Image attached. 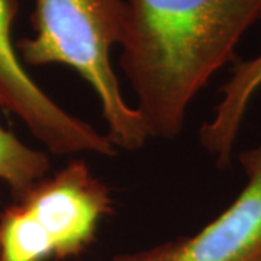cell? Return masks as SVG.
I'll return each mask as SVG.
<instances>
[{
    "instance_id": "1",
    "label": "cell",
    "mask_w": 261,
    "mask_h": 261,
    "mask_svg": "<svg viewBox=\"0 0 261 261\" xmlns=\"http://www.w3.org/2000/svg\"><path fill=\"white\" fill-rule=\"evenodd\" d=\"M260 19L261 0H126L119 67L149 138L181 134L189 105Z\"/></svg>"
},
{
    "instance_id": "2",
    "label": "cell",
    "mask_w": 261,
    "mask_h": 261,
    "mask_svg": "<svg viewBox=\"0 0 261 261\" xmlns=\"http://www.w3.org/2000/svg\"><path fill=\"white\" fill-rule=\"evenodd\" d=\"M31 25L32 37L16 42L22 63L73 68L97 96L113 145L129 152L142 148L148 132L111 64V51L125 35L126 0H34Z\"/></svg>"
},
{
    "instance_id": "3",
    "label": "cell",
    "mask_w": 261,
    "mask_h": 261,
    "mask_svg": "<svg viewBox=\"0 0 261 261\" xmlns=\"http://www.w3.org/2000/svg\"><path fill=\"white\" fill-rule=\"evenodd\" d=\"M112 212L111 189L84 160H73L0 212V261L75 258Z\"/></svg>"
},
{
    "instance_id": "4",
    "label": "cell",
    "mask_w": 261,
    "mask_h": 261,
    "mask_svg": "<svg viewBox=\"0 0 261 261\" xmlns=\"http://www.w3.org/2000/svg\"><path fill=\"white\" fill-rule=\"evenodd\" d=\"M18 15L19 0H0V109L20 119L53 155L113 157L106 134L67 112L29 74L12 34Z\"/></svg>"
},
{
    "instance_id": "5",
    "label": "cell",
    "mask_w": 261,
    "mask_h": 261,
    "mask_svg": "<svg viewBox=\"0 0 261 261\" xmlns=\"http://www.w3.org/2000/svg\"><path fill=\"white\" fill-rule=\"evenodd\" d=\"M247 183L200 231L111 261H261V141L240 154Z\"/></svg>"
},
{
    "instance_id": "6",
    "label": "cell",
    "mask_w": 261,
    "mask_h": 261,
    "mask_svg": "<svg viewBox=\"0 0 261 261\" xmlns=\"http://www.w3.org/2000/svg\"><path fill=\"white\" fill-rule=\"evenodd\" d=\"M261 87V53L233 64L231 77L221 87L214 115L200 128V144L219 167L231 163L233 147L252 97Z\"/></svg>"
},
{
    "instance_id": "7",
    "label": "cell",
    "mask_w": 261,
    "mask_h": 261,
    "mask_svg": "<svg viewBox=\"0 0 261 261\" xmlns=\"http://www.w3.org/2000/svg\"><path fill=\"white\" fill-rule=\"evenodd\" d=\"M51 161L44 151L32 148L0 125V181L16 199L49 174Z\"/></svg>"
}]
</instances>
